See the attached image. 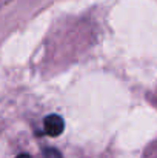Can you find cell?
I'll return each mask as SVG.
<instances>
[{
  "instance_id": "6da1fadb",
  "label": "cell",
  "mask_w": 157,
  "mask_h": 158,
  "mask_svg": "<svg viewBox=\"0 0 157 158\" xmlns=\"http://www.w3.org/2000/svg\"><path fill=\"white\" fill-rule=\"evenodd\" d=\"M63 127H65V123H63V118L60 115H48L45 118V134L50 135V137H57L63 132Z\"/></svg>"
},
{
  "instance_id": "7a4b0ae2",
  "label": "cell",
  "mask_w": 157,
  "mask_h": 158,
  "mask_svg": "<svg viewBox=\"0 0 157 158\" xmlns=\"http://www.w3.org/2000/svg\"><path fill=\"white\" fill-rule=\"evenodd\" d=\"M17 158H31V157H29L28 154H20V155H19Z\"/></svg>"
}]
</instances>
